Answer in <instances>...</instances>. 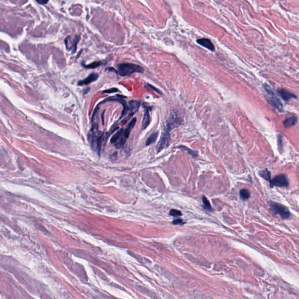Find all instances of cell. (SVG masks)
Returning a JSON list of instances; mask_svg holds the SVG:
<instances>
[{
	"label": "cell",
	"mask_w": 299,
	"mask_h": 299,
	"mask_svg": "<svg viewBox=\"0 0 299 299\" xmlns=\"http://www.w3.org/2000/svg\"><path fill=\"white\" fill-rule=\"evenodd\" d=\"M271 211L275 215H279L283 219H287L290 216V213L288 209L284 205L275 203L269 202Z\"/></svg>",
	"instance_id": "6"
},
{
	"label": "cell",
	"mask_w": 299,
	"mask_h": 299,
	"mask_svg": "<svg viewBox=\"0 0 299 299\" xmlns=\"http://www.w3.org/2000/svg\"><path fill=\"white\" fill-rule=\"evenodd\" d=\"M102 64H103V63L102 61H95V62L91 63L90 64H88V65L82 64V66L86 68H97L101 66Z\"/></svg>",
	"instance_id": "18"
},
{
	"label": "cell",
	"mask_w": 299,
	"mask_h": 299,
	"mask_svg": "<svg viewBox=\"0 0 299 299\" xmlns=\"http://www.w3.org/2000/svg\"><path fill=\"white\" fill-rule=\"evenodd\" d=\"M150 122H151V117H150V115L149 109L148 108H146L144 117L143 119V129L144 130L148 127L149 126Z\"/></svg>",
	"instance_id": "13"
},
{
	"label": "cell",
	"mask_w": 299,
	"mask_h": 299,
	"mask_svg": "<svg viewBox=\"0 0 299 299\" xmlns=\"http://www.w3.org/2000/svg\"><path fill=\"white\" fill-rule=\"evenodd\" d=\"M197 43L202 46L207 48L213 52L215 50V46L212 42L210 41L209 39L207 38H202L197 40Z\"/></svg>",
	"instance_id": "11"
},
{
	"label": "cell",
	"mask_w": 299,
	"mask_h": 299,
	"mask_svg": "<svg viewBox=\"0 0 299 299\" xmlns=\"http://www.w3.org/2000/svg\"><path fill=\"white\" fill-rule=\"evenodd\" d=\"M148 86L151 89H152V90L155 91L156 92H157V93H158V94H162V93H161V92L159 90L157 89L156 88H155L154 86H153V85H150V84H148Z\"/></svg>",
	"instance_id": "25"
},
{
	"label": "cell",
	"mask_w": 299,
	"mask_h": 299,
	"mask_svg": "<svg viewBox=\"0 0 299 299\" xmlns=\"http://www.w3.org/2000/svg\"><path fill=\"white\" fill-rule=\"evenodd\" d=\"M99 77V75L96 73H92L89 75L87 78H84V80L80 81L78 82V85L79 86H82L85 85H88L92 82L95 81Z\"/></svg>",
	"instance_id": "10"
},
{
	"label": "cell",
	"mask_w": 299,
	"mask_h": 299,
	"mask_svg": "<svg viewBox=\"0 0 299 299\" xmlns=\"http://www.w3.org/2000/svg\"><path fill=\"white\" fill-rule=\"evenodd\" d=\"M259 175L263 178H264L265 180H270V172L267 169H265V170L260 171Z\"/></svg>",
	"instance_id": "19"
},
{
	"label": "cell",
	"mask_w": 299,
	"mask_h": 299,
	"mask_svg": "<svg viewBox=\"0 0 299 299\" xmlns=\"http://www.w3.org/2000/svg\"><path fill=\"white\" fill-rule=\"evenodd\" d=\"M202 201H203V206H204V208L208 211H212V208H211V204L210 203L209 201V200L207 199V198H206V196H203L202 197Z\"/></svg>",
	"instance_id": "17"
},
{
	"label": "cell",
	"mask_w": 299,
	"mask_h": 299,
	"mask_svg": "<svg viewBox=\"0 0 299 299\" xmlns=\"http://www.w3.org/2000/svg\"><path fill=\"white\" fill-rule=\"evenodd\" d=\"M143 68L132 63H123L118 66V74L122 77L128 76L135 73H143Z\"/></svg>",
	"instance_id": "4"
},
{
	"label": "cell",
	"mask_w": 299,
	"mask_h": 299,
	"mask_svg": "<svg viewBox=\"0 0 299 299\" xmlns=\"http://www.w3.org/2000/svg\"><path fill=\"white\" fill-rule=\"evenodd\" d=\"M180 119L177 115H172L167 122L166 127L164 132L163 133L160 140L158 143L157 146V152L160 153L161 150L167 148L170 144V133L174 127H177L180 125Z\"/></svg>",
	"instance_id": "1"
},
{
	"label": "cell",
	"mask_w": 299,
	"mask_h": 299,
	"mask_svg": "<svg viewBox=\"0 0 299 299\" xmlns=\"http://www.w3.org/2000/svg\"><path fill=\"white\" fill-rule=\"evenodd\" d=\"M178 148H179V149H183L186 150V151H187V152H188V153H189L191 156H193V157H197V156H198V154H197V151H193V150H192L189 149L188 148H187L186 147H184V146H180V147H178Z\"/></svg>",
	"instance_id": "20"
},
{
	"label": "cell",
	"mask_w": 299,
	"mask_h": 299,
	"mask_svg": "<svg viewBox=\"0 0 299 299\" xmlns=\"http://www.w3.org/2000/svg\"><path fill=\"white\" fill-rule=\"evenodd\" d=\"M297 121V117L295 116H293L288 118L284 120V126L287 128V127H291L292 126L295 125Z\"/></svg>",
	"instance_id": "14"
},
{
	"label": "cell",
	"mask_w": 299,
	"mask_h": 299,
	"mask_svg": "<svg viewBox=\"0 0 299 299\" xmlns=\"http://www.w3.org/2000/svg\"><path fill=\"white\" fill-rule=\"evenodd\" d=\"M88 139L91 144L92 149L96 152L99 156L101 154V144L103 139V133L98 130L97 124H93L91 129Z\"/></svg>",
	"instance_id": "3"
},
{
	"label": "cell",
	"mask_w": 299,
	"mask_h": 299,
	"mask_svg": "<svg viewBox=\"0 0 299 299\" xmlns=\"http://www.w3.org/2000/svg\"><path fill=\"white\" fill-rule=\"evenodd\" d=\"M158 136V132H154L152 135H150V136L149 137V138L146 140V146H150V145L153 144L154 143L156 142Z\"/></svg>",
	"instance_id": "15"
},
{
	"label": "cell",
	"mask_w": 299,
	"mask_h": 299,
	"mask_svg": "<svg viewBox=\"0 0 299 299\" xmlns=\"http://www.w3.org/2000/svg\"><path fill=\"white\" fill-rule=\"evenodd\" d=\"M170 215L174 217H178V216H182V213L180 211V210L176 209H172L170 211Z\"/></svg>",
	"instance_id": "21"
},
{
	"label": "cell",
	"mask_w": 299,
	"mask_h": 299,
	"mask_svg": "<svg viewBox=\"0 0 299 299\" xmlns=\"http://www.w3.org/2000/svg\"><path fill=\"white\" fill-rule=\"evenodd\" d=\"M118 91V90L116 88H111V89H109V90H105L103 91L104 93H106V94H112V93H114V92H116Z\"/></svg>",
	"instance_id": "22"
},
{
	"label": "cell",
	"mask_w": 299,
	"mask_h": 299,
	"mask_svg": "<svg viewBox=\"0 0 299 299\" xmlns=\"http://www.w3.org/2000/svg\"><path fill=\"white\" fill-rule=\"evenodd\" d=\"M263 87L266 92V98L269 104L279 111H282L283 105L279 98L277 96L276 93L266 84L263 85Z\"/></svg>",
	"instance_id": "5"
},
{
	"label": "cell",
	"mask_w": 299,
	"mask_h": 299,
	"mask_svg": "<svg viewBox=\"0 0 299 299\" xmlns=\"http://www.w3.org/2000/svg\"><path fill=\"white\" fill-rule=\"evenodd\" d=\"M80 40V37L77 35L74 38H71L70 36H67L65 39V45L66 46L68 50H71L75 53L77 49V46Z\"/></svg>",
	"instance_id": "9"
},
{
	"label": "cell",
	"mask_w": 299,
	"mask_h": 299,
	"mask_svg": "<svg viewBox=\"0 0 299 299\" xmlns=\"http://www.w3.org/2000/svg\"><path fill=\"white\" fill-rule=\"evenodd\" d=\"M136 122V119H133L129 123L126 128L120 129L112 136L111 143L116 149H120L124 146L131 130L135 126Z\"/></svg>",
	"instance_id": "2"
},
{
	"label": "cell",
	"mask_w": 299,
	"mask_h": 299,
	"mask_svg": "<svg viewBox=\"0 0 299 299\" xmlns=\"http://www.w3.org/2000/svg\"><path fill=\"white\" fill-rule=\"evenodd\" d=\"M278 94L280 95V97L282 98L285 101H289L291 98H297L296 95L292 94L290 92H289L287 90L284 89H280L278 90Z\"/></svg>",
	"instance_id": "12"
},
{
	"label": "cell",
	"mask_w": 299,
	"mask_h": 299,
	"mask_svg": "<svg viewBox=\"0 0 299 299\" xmlns=\"http://www.w3.org/2000/svg\"><path fill=\"white\" fill-rule=\"evenodd\" d=\"M140 106V102L137 101H130L127 105V111L125 115H127V119L132 117L136 112L138 111Z\"/></svg>",
	"instance_id": "8"
},
{
	"label": "cell",
	"mask_w": 299,
	"mask_h": 299,
	"mask_svg": "<svg viewBox=\"0 0 299 299\" xmlns=\"http://www.w3.org/2000/svg\"><path fill=\"white\" fill-rule=\"evenodd\" d=\"M289 181L284 174H280L276 176L273 179L270 180V187H287Z\"/></svg>",
	"instance_id": "7"
},
{
	"label": "cell",
	"mask_w": 299,
	"mask_h": 299,
	"mask_svg": "<svg viewBox=\"0 0 299 299\" xmlns=\"http://www.w3.org/2000/svg\"><path fill=\"white\" fill-rule=\"evenodd\" d=\"M185 222L183 221V220L182 219H176L175 220H174L172 222V223L175 225H177V224H180V225H183L184 224Z\"/></svg>",
	"instance_id": "23"
},
{
	"label": "cell",
	"mask_w": 299,
	"mask_h": 299,
	"mask_svg": "<svg viewBox=\"0 0 299 299\" xmlns=\"http://www.w3.org/2000/svg\"><path fill=\"white\" fill-rule=\"evenodd\" d=\"M239 195L243 200H247L250 196V193L246 189H242L239 191Z\"/></svg>",
	"instance_id": "16"
},
{
	"label": "cell",
	"mask_w": 299,
	"mask_h": 299,
	"mask_svg": "<svg viewBox=\"0 0 299 299\" xmlns=\"http://www.w3.org/2000/svg\"><path fill=\"white\" fill-rule=\"evenodd\" d=\"M36 1L40 5H45L49 2V0H36Z\"/></svg>",
	"instance_id": "24"
}]
</instances>
